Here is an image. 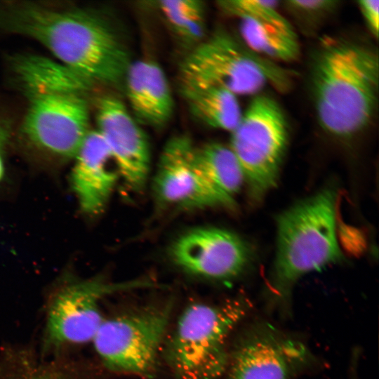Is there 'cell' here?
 Instances as JSON below:
<instances>
[{
	"instance_id": "obj_23",
	"label": "cell",
	"mask_w": 379,
	"mask_h": 379,
	"mask_svg": "<svg viewBox=\"0 0 379 379\" xmlns=\"http://www.w3.org/2000/svg\"><path fill=\"white\" fill-rule=\"evenodd\" d=\"M158 7L164 15H187L204 13L202 1L197 0H170L158 1Z\"/></svg>"
},
{
	"instance_id": "obj_9",
	"label": "cell",
	"mask_w": 379,
	"mask_h": 379,
	"mask_svg": "<svg viewBox=\"0 0 379 379\" xmlns=\"http://www.w3.org/2000/svg\"><path fill=\"white\" fill-rule=\"evenodd\" d=\"M315 359L299 338L272 324H251L230 354L229 379H295Z\"/></svg>"
},
{
	"instance_id": "obj_17",
	"label": "cell",
	"mask_w": 379,
	"mask_h": 379,
	"mask_svg": "<svg viewBox=\"0 0 379 379\" xmlns=\"http://www.w3.org/2000/svg\"><path fill=\"white\" fill-rule=\"evenodd\" d=\"M75 361L60 353L44 356L29 348L0 352V379H80Z\"/></svg>"
},
{
	"instance_id": "obj_19",
	"label": "cell",
	"mask_w": 379,
	"mask_h": 379,
	"mask_svg": "<svg viewBox=\"0 0 379 379\" xmlns=\"http://www.w3.org/2000/svg\"><path fill=\"white\" fill-rule=\"evenodd\" d=\"M192 114L207 126L232 132L242 112L237 95L220 87L182 90Z\"/></svg>"
},
{
	"instance_id": "obj_10",
	"label": "cell",
	"mask_w": 379,
	"mask_h": 379,
	"mask_svg": "<svg viewBox=\"0 0 379 379\" xmlns=\"http://www.w3.org/2000/svg\"><path fill=\"white\" fill-rule=\"evenodd\" d=\"M134 286L137 284L113 285L89 280L58 288L46 303L41 354H57L70 346L91 342L104 319L100 300L111 293Z\"/></svg>"
},
{
	"instance_id": "obj_6",
	"label": "cell",
	"mask_w": 379,
	"mask_h": 379,
	"mask_svg": "<svg viewBox=\"0 0 379 379\" xmlns=\"http://www.w3.org/2000/svg\"><path fill=\"white\" fill-rule=\"evenodd\" d=\"M58 74L26 77L29 105L24 132L36 146L65 157H74L88 131V109L81 78Z\"/></svg>"
},
{
	"instance_id": "obj_2",
	"label": "cell",
	"mask_w": 379,
	"mask_h": 379,
	"mask_svg": "<svg viewBox=\"0 0 379 379\" xmlns=\"http://www.w3.org/2000/svg\"><path fill=\"white\" fill-rule=\"evenodd\" d=\"M310 84L321 128L350 138L366 129L378 102V51L356 40L327 37L312 56Z\"/></svg>"
},
{
	"instance_id": "obj_16",
	"label": "cell",
	"mask_w": 379,
	"mask_h": 379,
	"mask_svg": "<svg viewBox=\"0 0 379 379\" xmlns=\"http://www.w3.org/2000/svg\"><path fill=\"white\" fill-rule=\"evenodd\" d=\"M194 164L221 205L232 206L244 181L241 167L230 147L210 142L194 148Z\"/></svg>"
},
{
	"instance_id": "obj_7",
	"label": "cell",
	"mask_w": 379,
	"mask_h": 379,
	"mask_svg": "<svg viewBox=\"0 0 379 379\" xmlns=\"http://www.w3.org/2000/svg\"><path fill=\"white\" fill-rule=\"evenodd\" d=\"M230 146L243 173L248 194L259 201L275 186L288 143V125L278 103L257 95L231 133Z\"/></svg>"
},
{
	"instance_id": "obj_25",
	"label": "cell",
	"mask_w": 379,
	"mask_h": 379,
	"mask_svg": "<svg viewBox=\"0 0 379 379\" xmlns=\"http://www.w3.org/2000/svg\"><path fill=\"white\" fill-rule=\"evenodd\" d=\"M8 140V132L6 128L0 122V148L6 143Z\"/></svg>"
},
{
	"instance_id": "obj_15",
	"label": "cell",
	"mask_w": 379,
	"mask_h": 379,
	"mask_svg": "<svg viewBox=\"0 0 379 379\" xmlns=\"http://www.w3.org/2000/svg\"><path fill=\"white\" fill-rule=\"evenodd\" d=\"M124 81L137 121L160 127L170 120L173 99L166 77L157 62L150 60L131 62Z\"/></svg>"
},
{
	"instance_id": "obj_8",
	"label": "cell",
	"mask_w": 379,
	"mask_h": 379,
	"mask_svg": "<svg viewBox=\"0 0 379 379\" xmlns=\"http://www.w3.org/2000/svg\"><path fill=\"white\" fill-rule=\"evenodd\" d=\"M171 311L164 305L104 318L91 341L103 365L122 373H152Z\"/></svg>"
},
{
	"instance_id": "obj_18",
	"label": "cell",
	"mask_w": 379,
	"mask_h": 379,
	"mask_svg": "<svg viewBox=\"0 0 379 379\" xmlns=\"http://www.w3.org/2000/svg\"><path fill=\"white\" fill-rule=\"evenodd\" d=\"M241 40L258 55L277 62H291L300 55L298 36L291 25L243 18L239 19Z\"/></svg>"
},
{
	"instance_id": "obj_26",
	"label": "cell",
	"mask_w": 379,
	"mask_h": 379,
	"mask_svg": "<svg viewBox=\"0 0 379 379\" xmlns=\"http://www.w3.org/2000/svg\"><path fill=\"white\" fill-rule=\"evenodd\" d=\"M4 173L3 162L1 158L0 157V179L1 178Z\"/></svg>"
},
{
	"instance_id": "obj_22",
	"label": "cell",
	"mask_w": 379,
	"mask_h": 379,
	"mask_svg": "<svg viewBox=\"0 0 379 379\" xmlns=\"http://www.w3.org/2000/svg\"><path fill=\"white\" fill-rule=\"evenodd\" d=\"M291 11L305 18H316L327 13L335 7L336 1L293 0L285 2Z\"/></svg>"
},
{
	"instance_id": "obj_14",
	"label": "cell",
	"mask_w": 379,
	"mask_h": 379,
	"mask_svg": "<svg viewBox=\"0 0 379 379\" xmlns=\"http://www.w3.org/2000/svg\"><path fill=\"white\" fill-rule=\"evenodd\" d=\"M75 157L72 185L82 211L99 213L119 176L109 149L98 131H89Z\"/></svg>"
},
{
	"instance_id": "obj_1",
	"label": "cell",
	"mask_w": 379,
	"mask_h": 379,
	"mask_svg": "<svg viewBox=\"0 0 379 379\" xmlns=\"http://www.w3.org/2000/svg\"><path fill=\"white\" fill-rule=\"evenodd\" d=\"M0 26L41 43L90 84H120L132 62L114 29L91 12L15 6L0 11Z\"/></svg>"
},
{
	"instance_id": "obj_5",
	"label": "cell",
	"mask_w": 379,
	"mask_h": 379,
	"mask_svg": "<svg viewBox=\"0 0 379 379\" xmlns=\"http://www.w3.org/2000/svg\"><path fill=\"white\" fill-rule=\"evenodd\" d=\"M250 308L244 298L187 306L169 347L168 358L176 378L217 379L222 375L229 362V335Z\"/></svg>"
},
{
	"instance_id": "obj_4",
	"label": "cell",
	"mask_w": 379,
	"mask_h": 379,
	"mask_svg": "<svg viewBox=\"0 0 379 379\" xmlns=\"http://www.w3.org/2000/svg\"><path fill=\"white\" fill-rule=\"evenodd\" d=\"M181 90L220 87L235 95L258 93L266 86L289 90L293 72L219 31L197 44L180 67Z\"/></svg>"
},
{
	"instance_id": "obj_21",
	"label": "cell",
	"mask_w": 379,
	"mask_h": 379,
	"mask_svg": "<svg viewBox=\"0 0 379 379\" xmlns=\"http://www.w3.org/2000/svg\"><path fill=\"white\" fill-rule=\"evenodd\" d=\"M165 18L173 31L185 41L199 44L202 41L205 31L204 13Z\"/></svg>"
},
{
	"instance_id": "obj_12",
	"label": "cell",
	"mask_w": 379,
	"mask_h": 379,
	"mask_svg": "<svg viewBox=\"0 0 379 379\" xmlns=\"http://www.w3.org/2000/svg\"><path fill=\"white\" fill-rule=\"evenodd\" d=\"M97 108L98 131L109 149L119 176L131 189H142L150 164L146 135L118 98L103 97Z\"/></svg>"
},
{
	"instance_id": "obj_13",
	"label": "cell",
	"mask_w": 379,
	"mask_h": 379,
	"mask_svg": "<svg viewBox=\"0 0 379 379\" xmlns=\"http://www.w3.org/2000/svg\"><path fill=\"white\" fill-rule=\"evenodd\" d=\"M194 147L185 135L168 141L160 157L154 191L161 202L186 208L222 206L196 168Z\"/></svg>"
},
{
	"instance_id": "obj_11",
	"label": "cell",
	"mask_w": 379,
	"mask_h": 379,
	"mask_svg": "<svg viewBox=\"0 0 379 379\" xmlns=\"http://www.w3.org/2000/svg\"><path fill=\"white\" fill-rule=\"evenodd\" d=\"M175 263L202 277L229 280L239 275L249 258L248 249L234 233L217 227H200L180 237L172 247Z\"/></svg>"
},
{
	"instance_id": "obj_3",
	"label": "cell",
	"mask_w": 379,
	"mask_h": 379,
	"mask_svg": "<svg viewBox=\"0 0 379 379\" xmlns=\"http://www.w3.org/2000/svg\"><path fill=\"white\" fill-rule=\"evenodd\" d=\"M335 191L325 188L279 216L276 256L266 292L271 310L288 314L296 281L341 260L335 233Z\"/></svg>"
},
{
	"instance_id": "obj_24",
	"label": "cell",
	"mask_w": 379,
	"mask_h": 379,
	"mask_svg": "<svg viewBox=\"0 0 379 379\" xmlns=\"http://www.w3.org/2000/svg\"><path fill=\"white\" fill-rule=\"evenodd\" d=\"M359 9L368 29L375 39L379 32V1L361 0L357 2Z\"/></svg>"
},
{
	"instance_id": "obj_20",
	"label": "cell",
	"mask_w": 379,
	"mask_h": 379,
	"mask_svg": "<svg viewBox=\"0 0 379 379\" xmlns=\"http://www.w3.org/2000/svg\"><path fill=\"white\" fill-rule=\"evenodd\" d=\"M279 1L267 0H227L218 2L226 13L238 19L247 18L273 22H286L278 10Z\"/></svg>"
}]
</instances>
